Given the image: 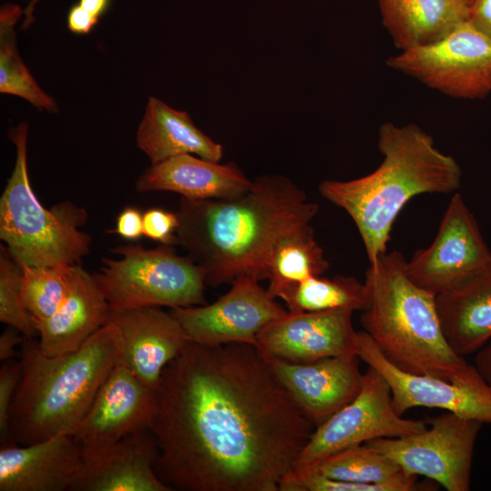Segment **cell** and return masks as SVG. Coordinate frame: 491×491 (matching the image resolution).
Instances as JSON below:
<instances>
[{
	"instance_id": "cell-1",
	"label": "cell",
	"mask_w": 491,
	"mask_h": 491,
	"mask_svg": "<svg viewBox=\"0 0 491 491\" xmlns=\"http://www.w3.org/2000/svg\"><path fill=\"white\" fill-rule=\"evenodd\" d=\"M315 429L255 346L189 341L155 390V470L172 490L279 491Z\"/></svg>"
},
{
	"instance_id": "cell-2",
	"label": "cell",
	"mask_w": 491,
	"mask_h": 491,
	"mask_svg": "<svg viewBox=\"0 0 491 491\" xmlns=\"http://www.w3.org/2000/svg\"><path fill=\"white\" fill-rule=\"evenodd\" d=\"M318 205L291 179L279 175L253 181L231 199L181 197L176 215V246L215 287L240 276L266 279V266L275 245L288 233L310 225Z\"/></svg>"
},
{
	"instance_id": "cell-3",
	"label": "cell",
	"mask_w": 491,
	"mask_h": 491,
	"mask_svg": "<svg viewBox=\"0 0 491 491\" xmlns=\"http://www.w3.org/2000/svg\"><path fill=\"white\" fill-rule=\"evenodd\" d=\"M377 146L383 161L372 173L348 181L325 180L318 185L320 195L354 221L369 264L387 252L395 220L412 197L456 192L462 178L457 161L441 152L417 125L384 123Z\"/></svg>"
},
{
	"instance_id": "cell-4",
	"label": "cell",
	"mask_w": 491,
	"mask_h": 491,
	"mask_svg": "<svg viewBox=\"0 0 491 491\" xmlns=\"http://www.w3.org/2000/svg\"><path fill=\"white\" fill-rule=\"evenodd\" d=\"M122 355V335L111 322L75 351L55 356L42 353L33 337H25L22 376L9 412L7 445L26 446L61 434L73 435Z\"/></svg>"
},
{
	"instance_id": "cell-5",
	"label": "cell",
	"mask_w": 491,
	"mask_h": 491,
	"mask_svg": "<svg viewBox=\"0 0 491 491\" xmlns=\"http://www.w3.org/2000/svg\"><path fill=\"white\" fill-rule=\"evenodd\" d=\"M399 251L386 252L366 271L367 305L360 323L379 351L396 367L450 382L478 373L456 354L443 334L436 296L416 285Z\"/></svg>"
},
{
	"instance_id": "cell-6",
	"label": "cell",
	"mask_w": 491,
	"mask_h": 491,
	"mask_svg": "<svg viewBox=\"0 0 491 491\" xmlns=\"http://www.w3.org/2000/svg\"><path fill=\"white\" fill-rule=\"evenodd\" d=\"M15 166L0 198V238L21 266L76 265L89 252L91 237L79 227L87 214L71 202L42 205L27 169L28 125L10 129Z\"/></svg>"
},
{
	"instance_id": "cell-7",
	"label": "cell",
	"mask_w": 491,
	"mask_h": 491,
	"mask_svg": "<svg viewBox=\"0 0 491 491\" xmlns=\"http://www.w3.org/2000/svg\"><path fill=\"white\" fill-rule=\"evenodd\" d=\"M114 251L121 258H104L100 271L94 275L110 310L206 304L203 269L170 246L145 249L126 245Z\"/></svg>"
},
{
	"instance_id": "cell-8",
	"label": "cell",
	"mask_w": 491,
	"mask_h": 491,
	"mask_svg": "<svg viewBox=\"0 0 491 491\" xmlns=\"http://www.w3.org/2000/svg\"><path fill=\"white\" fill-rule=\"evenodd\" d=\"M426 421L428 427L421 432L366 444L407 474L426 476L447 491H468L475 446L484 424L449 411Z\"/></svg>"
},
{
	"instance_id": "cell-9",
	"label": "cell",
	"mask_w": 491,
	"mask_h": 491,
	"mask_svg": "<svg viewBox=\"0 0 491 491\" xmlns=\"http://www.w3.org/2000/svg\"><path fill=\"white\" fill-rule=\"evenodd\" d=\"M386 65L454 98L491 94V38L468 19L432 44L400 51Z\"/></svg>"
},
{
	"instance_id": "cell-10",
	"label": "cell",
	"mask_w": 491,
	"mask_h": 491,
	"mask_svg": "<svg viewBox=\"0 0 491 491\" xmlns=\"http://www.w3.org/2000/svg\"><path fill=\"white\" fill-rule=\"evenodd\" d=\"M426 426V420L406 419L395 411L387 382L368 366L357 396L316 427L292 470L311 467L353 446L377 438L401 437Z\"/></svg>"
},
{
	"instance_id": "cell-11",
	"label": "cell",
	"mask_w": 491,
	"mask_h": 491,
	"mask_svg": "<svg viewBox=\"0 0 491 491\" xmlns=\"http://www.w3.org/2000/svg\"><path fill=\"white\" fill-rule=\"evenodd\" d=\"M491 266V250L478 223L459 193H455L429 246L406 263L408 277L436 296Z\"/></svg>"
},
{
	"instance_id": "cell-12",
	"label": "cell",
	"mask_w": 491,
	"mask_h": 491,
	"mask_svg": "<svg viewBox=\"0 0 491 491\" xmlns=\"http://www.w3.org/2000/svg\"><path fill=\"white\" fill-rule=\"evenodd\" d=\"M259 281L240 276L212 304L170 308L190 342L217 346L227 344L256 346L257 335L288 310L278 304Z\"/></svg>"
},
{
	"instance_id": "cell-13",
	"label": "cell",
	"mask_w": 491,
	"mask_h": 491,
	"mask_svg": "<svg viewBox=\"0 0 491 491\" xmlns=\"http://www.w3.org/2000/svg\"><path fill=\"white\" fill-rule=\"evenodd\" d=\"M356 354L387 382L399 416L416 407L440 408L491 424V386L479 372L459 382L406 372L387 360L364 330L357 332Z\"/></svg>"
},
{
	"instance_id": "cell-14",
	"label": "cell",
	"mask_w": 491,
	"mask_h": 491,
	"mask_svg": "<svg viewBox=\"0 0 491 491\" xmlns=\"http://www.w3.org/2000/svg\"><path fill=\"white\" fill-rule=\"evenodd\" d=\"M351 309L288 312L267 325L256 347L266 358L306 363L330 356H358Z\"/></svg>"
},
{
	"instance_id": "cell-15",
	"label": "cell",
	"mask_w": 491,
	"mask_h": 491,
	"mask_svg": "<svg viewBox=\"0 0 491 491\" xmlns=\"http://www.w3.org/2000/svg\"><path fill=\"white\" fill-rule=\"evenodd\" d=\"M155 408V391L119 363L101 386L73 436L82 450L109 446L129 434L150 429Z\"/></svg>"
},
{
	"instance_id": "cell-16",
	"label": "cell",
	"mask_w": 491,
	"mask_h": 491,
	"mask_svg": "<svg viewBox=\"0 0 491 491\" xmlns=\"http://www.w3.org/2000/svg\"><path fill=\"white\" fill-rule=\"evenodd\" d=\"M274 377L317 427L350 403L362 387L358 356H330L306 363L264 357Z\"/></svg>"
},
{
	"instance_id": "cell-17",
	"label": "cell",
	"mask_w": 491,
	"mask_h": 491,
	"mask_svg": "<svg viewBox=\"0 0 491 491\" xmlns=\"http://www.w3.org/2000/svg\"><path fill=\"white\" fill-rule=\"evenodd\" d=\"M81 451V469L69 491H172L155 470L158 450L150 429Z\"/></svg>"
},
{
	"instance_id": "cell-18",
	"label": "cell",
	"mask_w": 491,
	"mask_h": 491,
	"mask_svg": "<svg viewBox=\"0 0 491 491\" xmlns=\"http://www.w3.org/2000/svg\"><path fill=\"white\" fill-rule=\"evenodd\" d=\"M108 322L122 335L120 364L155 391L165 367L189 342L179 322L169 311L154 306L110 310Z\"/></svg>"
},
{
	"instance_id": "cell-19",
	"label": "cell",
	"mask_w": 491,
	"mask_h": 491,
	"mask_svg": "<svg viewBox=\"0 0 491 491\" xmlns=\"http://www.w3.org/2000/svg\"><path fill=\"white\" fill-rule=\"evenodd\" d=\"M81 466V446L71 434L26 446H2L0 491L69 490Z\"/></svg>"
},
{
	"instance_id": "cell-20",
	"label": "cell",
	"mask_w": 491,
	"mask_h": 491,
	"mask_svg": "<svg viewBox=\"0 0 491 491\" xmlns=\"http://www.w3.org/2000/svg\"><path fill=\"white\" fill-rule=\"evenodd\" d=\"M252 184L234 163L222 165L183 154L151 165L135 186L140 193L169 191L188 200H220L244 195Z\"/></svg>"
},
{
	"instance_id": "cell-21",
	"label": "cell",
	"mask_w": 491,
	"mask_h": 491,
	"mask_svg": "<svg viewBox=\"0 0 491 491\" xmlns=\"http://www.w3.org/2000/svg\"><path fill=\"white\" fill-rule=\"evenodd\" d=\"M110 306L90 275L80 266L72 286L56 311L34 326L42 353L55 356L78 349L107 323Z\"/></svg>"
},
{
	"instance_id": "cell-22",
	"label": "cell",
	"mask_w": 491,
	"mask_h": 491,
	"mask_svg": "<svg viewBox=\"0 0 491 491\" xmlns=\"http://www.w3.org/2000/svg\"><path fill=\"white\" fill-rule=\"evenodd\" d=\"M446 342L460 356L476 353L491 341V266L436 296Z\"/></svg>"
},
{
	"instance_id": "cell-23",
	"label": "cell",
	"mask_w": 491,
	"mask_h": 491,
	"mask_svg": "<svg viewBox=\"0 0 491 491\" xmlns=\"http://www.w3.org/2000/svg\"><path fill=\"white\" fill-rule=\"evenodd\" d=\"M135 142L151 165L183 154L218 163L224 154L222 145L201 131L187 112L170 107L154 96L148 97Z\"/></svg>"
},
{
	"instance_id": "cell-24",
	"label": "cell",
	"mask_w": 491,
	"mask_h": 491,
	"mask_svg": "<svg viewBox=\"0 0 491 491\" xmlns=\"http://www.w3.org/2000/svg\"><path fill=\"white\" fill-rule=\"evenodd\" d=\"M382 23L400 51L432 44L468 19L460 0H377Z\"/></svg>"
},
{
	"instance_id": "cell-25",
	"label": "cell",
	"mask_w": 491,
	"mask_h": 491,
	"mask_svg": "<svg viewBox=\"0 0 491 491\" xmlns=\"http://www.w3.org/2000/svg\"><path fill=\"white\" fill-rule=\"evenodd\" d=\"M328 268L314 229L306 225L283 236L273 247L266 266L267 291L274 298H282L299 283L322 276Z\"/></svg>"
},
{
	"instance_id": "cell-26",
	"label": "cell",
	"mask_w": 491,
	"mask_h": 491,
	"mask_svg": "<svg viewBox=\"0 0 491 491\" xmlns=\"http://www.w3.org/2000/svg\"><path fill=\"white\" fill-rule=\"evenodd\" d=\"M24 15L21 6L5 3L0 9V93L26 100L40 111L58 112L55 100L36 83L16 44L15 25Z\"/></svg>"
},
{
	"instance_id": "cell-27",
	"label": "cell",
	"mask_w": 491,
	"mask_h": 491,
	"mask_svg": "<svg viewBox=\"0 0 491 491\" xmlns=\"http://www.w3.org/2000/svg\"><path fill=\"white\" fill-rule=\"evenodd\" d=\"M288 312H315L334 309L363 311L367 305L365 283L350 276L309 277L281 298Z\"/></svg>"
},
{
	"instance_id": "cell-28",
	"label": "cell",
	"mask_w": 491,
	"mask_h": 491,
	"mask_svg": "<svg viewBox=\"0 0 491 491\" xmlns=\"http://www.w3.org/2000/svg\"><path fill=\"white\" fill-rule=\"evenodd\" d=\"M302 470H312L336 480L363 484L386 482L403 471L396 462L366 443L347 447Z\"/></svg>"
},
{
	"instance_id": "cell-29",
	"label": "cell",
	"mask_w": 491,
	"mask_h": 491,
	"mask_svg": "<svg viewBox=\"0 0 491 491\" xmlns=\"http://www.w3.org/2000/svg\"><path fill=\"white\" fill-rule=\"evenodd\" d=\"M78 265L22 266V295L33 324L51 316L65 298Z\"/></svg>"
},
{
	"instance_id": "cell-30",
	"label": "cell",
	"mask_w": 491,
	"mask_h": 491,
	"mask_svg": "<svg viewBox=\"0 0 491 491\" xmlns=\"http://www.w3.org/2000/svg\"><path fill=\"white\" fill-rule=\"evenodd\" d=\"M22 266L0 246V321L17 329L25 337L37 334L22 295Z\"/></svg>"
},
{
	"instance_id": "cell-31",
	"label": "cell",
	"mask_w": 491,
	"mask_h": 491,
	"mask_svg": "<svg viewBox=\"0 0 491 491\" xmlns=\"http://www.w3.org/2000/svg\"><path fill=\"white\" fill-rule=\"evenodd\" d=\"M417 476L404 471L380 483H353L324 476L312 470H291L281 481L279 491H411Z\"/></svg>"
},
{
	"instance_id": "cell-32",
	"label": "cell",
	"mask_w": 491,
	"mask_h": 491,
	"mask_svg": "<svg viewBox=\"0 0 491 491\" xmlns=\"http://www.w3.org/2000/svg\"><path fill=\"white\" fill-rule=\"evenodd\" d=\"M22 376L20 359L5 361L0 369V436L2 446L8 444L10 408Z\"/></svg>"
},
{
	"instance_id": "cell-33",
	"label": "cell",
	"mask_w": 491,
	"mask_h": 491,
	"mask_svg": "<svg viewBox=\"0 0 491 491\" xmlns=\"http://www.w3.org/2000/svg\"><path fill=\"white\" fill-rule=\"evenodd\" d=\"M178 216L161 208H150L143 214V233L145 236L165 246H175V232Z\"/></svg>"
},
{
	"instance_id": "cell-34",
	"label": "cell",
	"mask_w": 491,
	"mask_h": 491,
	"mask_svg": "<svg viewBox=\"0 0 491 491\" xmlns=\"http://www.w3.org/2000/svg\"><path fill=\"white\" fill-rule=\"evenodd\" d=\"M114 233L127 240L138 239L143 233V215L134 207H125L117 216Z\"/></svg>"
},
{
	"instance_id": "cell-35",
	"label": "cell",
	"mask_w": 491,
	"mask_h": 491,
	"mask_svg": "<svg viewBox=\"0 0 491 491\" xmlns=\"http://www.w3.org/2000/svg\"><path fill=\"white\" fill-rule=\"evenodd\" d=\"M99 19L79 4H75L68 11L67 27L74 34H88L98 24Z\"/></svg>"
},
{
	"instance_id": "cell-36",
	"label": "cell",
	"mask_w": 491,
	"mask_h": 491,
	"mask_svg": "<svg viewBox=\"0 0 491 491\" xmlns=\"http://www.w3.org/2000/svg\"><path fill=\"white\" fill-rule=\"evenodd\" d=\"M468 21L491 38V0H473L469 6Z\"/></svg>"
},
{
	"instance_id": "cell-37",
	"label": "cell",
	"mask_w": 491,
	"mask_h": 491,
	"mask_svg": "<svg viewBox=\"0 0 491 491\" xmlns=\"http://www.w3.org/2000/svg\"><path fill=\"white\" fill-rule=\"evenodd\" d=\"M25 336L15 328L8 326L0 336V360L2 362L13 359L15 347L23 344Z\"/></svg>"
},
{
	"instance_id": "cell-38",
	"label": "cell",
	"mask_w": 491,
	"mask_h": 491,
	"mask_svg": "<svg viewBox=\"0 0 491 491\" xmlns=\"http://www.w3.org/2000/svg\"><path fill=\"white\" fill-rule=\"evenodd\" d=\"M476 354L475 366L491 386V341Z\"/></svg>"
},
{
	"instance_id": "cell-39",
	"label": "cell",
	"mask_w": 491,
	"mask_h": 491,
	"mask_svg": "<svg viewBox=\"0 0 491 491\" xmlns=\"http://www.w3.org/2000/svg\"><path fill=\"white\" fill-rule=\"evenodd\" d=\"M111 0H79L78 4L85 10L100 18L108 9Z\"/></svg>"
},
{
	"instance_id": "cell-40",
	"label": "cell",
	"mask_w": 491,
	"mask_h": 491,
	"mask_svg": "<svg viewBox=\"0 0 491 491\" xmlns=\"http://www.w3.org/2000/svg\"><path fill=\"white\" fill-rule=\"evenodd\" d=\"M40 0H29L27 6L24 10V19L21 25V29L29 28L35 21V8Z\"/></svg>"
},
{
	"instance_id": "cell-41",
	"label": "cell",
	"mask_w": 491,
	"mask_h": 491,
	"mask_svg": "<svg viewBox=\"0 0 491 491\" xmlns=\"http://www.w3.org/2000/svg\"><path fill=\"white\" fill-rule=\"evenodd\" d=\"M463 4H465L466 6H470V5L472 4L473 0H460Z\"/></svg>"
}]
</instances>
